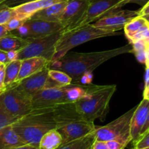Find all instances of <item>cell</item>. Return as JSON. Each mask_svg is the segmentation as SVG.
Listing matches in <instances>:
<instances>
[{"label":"cell","instance_id":"6da1fadb","mask_svg":"<svg viewBox=\"0 0 149 149\" xmlns=\"http://www.w3.org/2000/svg\"><path fill=\"white\" fill-rule=\"evenodd\" d=\"M131 52L132 46L131 44L110 50L99 52L85 53L69 52L61 59L52 63L50 68H58L60 71H64L72 78V83L78 84L80 77L85 73L89 71L93 72L95 68L111 58L122 54Z\"/></svg>","mask_w":149,"mask_h":149},{"label":"cell","instance_id":"7a4b0ae2","mask_svg":"<svg viewBox=\"0 0 149 149\" xmlns=\"http://www.w3.org/2000/svg\"><path fill=\"white\" fill-rule=\"evenodd\" d=\"M53 108L33 109L31 113L18 119L12 125L25 143L39 148L42 137L48 131L56 129L53 113Z\"/></svg>","mask_w":149,"mask_h":149},{"label":"cell","instance_id":"3957f363","mask_svg":"<svg viewBox=\"0 0 149 149\" xmlns=\"http://www.w3.org/2000/svg\"><path fill=\"white\" fill-rule=\"evenodd\" d=\"M115 90V84L86 86L85 95L74 102L76 109L85 120L103 121L109 111L110 102Z\"/></svg>","mask_w":149,"mask_h":149},{"label":"cell","instance_id":"277c9868","mask_svg":"<svg viewBox=\"0 0 149 149\" xmlns=\"http://www.w3.org/2000/svg\"><path fill=\"white\" fill-rule=\"evenodd\" d=\"M117 34L116 31L100 29L91 23L73 30L62 32L59 39L56 44L55 52L51 63L61 59L69 51L78 45L93 39Z\"/></svg>","mask_w":149,"mask_h":149},{"label":"cell","instance_id":"5b68a950","mask_svg":"<svg viewBox=\"0 0 149 149\" xmlns=\"http://www.w3.org/2000/svg\"><path fill=\"white\" fill-rule=\"evenodd\" d=\"M136 107L130 109L112 122L102 127H96L94 131L96 140L108 141L115 140L127 146L131 142L130 124Z\"/></svg>","mask_w":149,"mask_h":149},{"label":"cell","instance_id":"8992f818","mask_svg":"<svg viewBox=\"0 0 149 149\" xmlns=\"http://www.w3.org/2000/svg\"><path fill=\"white\" fill-rule=\"evenodd\" d=\"M61 33L62 31L43 37L29 39V44L18 52V60L40 57L52 62L56 44Z\"/></svg>","mask_w":149,"mask_h":149},{"label":"cell","instance_id":"52a82bcc","mask_svg":"<svg viewBox=\"0 0 149 149\" xmlns=\"http://www.w3.org/2000/svg\"><path fill=\"white\" fill-rule=\"evenodd\" d=\"M0 106L5 111L17 119L32 111V97L25 95L15 87L7 88L0 94Z\"/></svg>","mask_w":149,"mask_h":149},{"label":"cell","instance_id":"ba28073f","mask_svg":"<svg viewBox=\"0 0 149 149\" xmlns=\"http://www.w3.org/2000/svg\"><path fill=\"white\" fill-rule=\"evenodd\" d=\"M89 5L81 20L71 29H77L108 15L129 4V0H89ZM70 30V31H71Z\"/></svg>","mask_w":149,"mask_h":149},{"label":"cell","instance_id":"9c48e42d","mask_svg":"<svg viewBox=\"0 0 149 149\" xmlns=\"http://www.w3.org/2000/svg\"><path fill=\"white\" fill-rule=\"evenodd\" d=\"M67 86L45 88L34 95L32 97L33 109L53 108L58 105L68 103Z\"/></svg>","mask_w":149,"mask_h":149},{"label":"cell","instance_id":"30bf717a","mask_svg":"<svg viewBox=\"0 0 149 149\" xmlns=\"http://www.w3.org/2000/svg\"><path fill=\"white\" fill-rule=\"evenodd\" d=\"M49 68L50 67H47L37 74L26 77L15 87L30 97L43 89L60 87V84L53 81L48 76Z\"/></svg>","mask_w":149,"mask_h":149},{"label":"cell","instance_id":"8fae6325","mask_svg":"<svg viewBox=\"0 0 149 149\" xmlns=\"http://www.w3.org/2000/svg\"><path fill=\"white\" fill-rule=\"evenodd\" d=\"M89 0H68L59 23L64 27L62 32L70 31L86 14Z\"/></svg>","mask_w":149,"mask_h":149},{"label":"cell","instance_id":"7c38bea8","mask_svg":"<svg viewBox=\"0 0 149 149\" xmlns=\"http://www.w3.org/2000/svg\"><path fill=\"white\" fill-rule=\"evenodd\" d=\"M137 16H139L138 10H117L97 20L94 23H93V25L96 27L105 30L118 31L124 29L127 23Z\"/></svg>","mask_w":149,"mask_h":149},{"label":"cell","instance_id":"4fadbf2b","mask_svg":"<svg viewBox=\"0 0 149 149\" xmlns=\"http://www.w3.org/2000/svg\"><path fill=\"white\" fill-rule=\"evenodd\" d=\"M96 128L93 122L80 119L69 122L56 130L61 135L64 144L86 136L94 132Z\"/></svg>","mask_w":149,"mask_h":149},{"label":"cell","instance_id":"5bb4252c","mask_svg":"<svg viewBox=\"0 0 149 149\" xmlns=\"http://www.w3.org/2000/svg\"><path fill=\"white\" fill-rule=\"evenodd\" d=\"M29 29L28 40L43 37L61 31L64 29L62 25L58 22H49L42 20L29 19L25 21Z\"/></svg>","mask_w":149,"mask_h":149},{"label":"cell","instance_id":"9a60e30c","mask_svg":"<svg viewBox=\"0 0 149 149\" xmlns=\"http://www.w3.org/2000/svg\"><path fill=\"white\" fill-rule=\"evenodd\" d=\"M149 111V100L143 98L137 105L132 115L130 124L131 142L134 143L139 138L142 130L145 124Z\"/></svg>","mask_w":149,"mask_h":149},{"label":"cell","instance_id":"2e32d148","mask_svg":"<svg viewBox=\"0 0 149 149\" xmlns=\"http://www.w3.org/2000/svg\"><path fill=\"white\" fill-rule=\"evenodd\" d=\"M51 61L44 58H40V57H35V58L22 60L19 74L15 81L16 85L26 77L37 74L47 67H51Z\"/></svg>","mask_w":149,"mask_h":149},{"label":"cell","instance_id":"e0dca14e","mask_svg":"<svg viewBox=\"0 0 149 149\" xmlns=\"http://www.w3.org/2000/svg\"><path fill=\"white\" fill-rule=\"evenodd\" d=\"M61 1L63 0H36L13 7L15 17L23 20H29L37 12Z\"/></svg>","mask_w":149,"mask_h":149},{"label":"cell","instance_id":"ac0fdd59","mask_svg":"<svg viewBox=\"0 0 149 149\" xmlns=\"http://www.w3.org/2000/svg\"><path fill=\"white\" fill-rule=\"evenodd\" d=\"M68 0L57 2L50 5L39 11L37 12L29 19L32 20H42L49 22H58L59 23L63 13L64 11Z\"/></svg>","mask_w":149,"mask_h":149},{"label":"cell","instance_id":"d6986e66","mask_svg":"<svg viewBox=\"0 0 149 149\" xmlns=\"http://www.w3.org/2000/svg\"><path fill=\"white\" fill-rule=\"evenodd\" d=\"M25 144L12 125L0 129V149H13Z\"/></svg>","mask_w":149,"mask_h":149},{"label":"cell","instance_id":"ffe728a7","mask_svg":"<svg viewBox=\"0 0 149 149\" xmlns=\"http://www.w3.org/2000/svg\"><path fill=\"white\" fill-rule=\"evenodd\" d=\"M29 40L23 39L10 33L0 39V49L8 51H19L29 44Z\"/></svg>","mask_w":149,"mask_h":149},{"label":"cell","instance_id":"44dd1931","mask_svg":"<svg viewBox=\"0 0 149 149\" xmlns=\"http://www.w3.org/2000/svg\"><path fill=\"white\" fill-rule=\"evenodd\" d=\"M63 139L60 132L56 129L51 130L41 138L39 149H57L62 145Z\"/></svg>","mask_w":149,"mask_h":149},{"label":"cell","instance_id":"7402d4cb","mask_svg":"<svg viewBox=\"0 0 149 149\" xmlns=\"http://www.w3.org/2000/svg\"><path fill=\"white\" fill-rule=\"evenodd\" d=\"M148 26L149 23L145 17L142 16H137L125 25L124 28V33L127 39H129L136 33L141 31L142 30L146 29Z\"/></svg>","mask_w":149,"mask_h":149},{"label":"cell","instance_id":"603a6c76","mask_svg":"<svg viewBox=\"0 0 149 149\" xmlns=\"http://www.w3.org/2000/svg\"><path fill=\"white\" fill-rule=\"evenodd\" d=\"M95 140L96 136L93 132L81 138L62 144L57 149H91Z\"/></svg>","mask_w":149,"mask_h":149},{"label":"cell","instance_id":"cb8c5ba5","mask_svg":"<svg viewBox=\"0 0 149 149\" xmlns=\"http://www.w3.org/2000/svg\"><path fill=\"white\" fill-rule=\"evenodd\" d=\"M21 61L16 60L11 61L5 65V77H4V84L6 87H14L16 86L15 81L20 71Z\"/></svg>","mask_w":149,"mask_h":149},{"label":"cell","instance_id":"d4e9b609","mask_svg":"<svg viewBox=\"0 0 149 149\" xmlns=\"http://www.w3.org/2000/svg\"><path fill=\"white\" fill-rule=\"evenodd\" d=\"M86 94V86L80 84H72L67 86V99L68 103H74Z\"/></svg>","mask_w":149,"mask_h":149},{"label":"cell","instance_id":"484cf974","mask_svg":"<svg viewBox=\"0 0 149 149\" xmlns=\"http://www.w3.org/2000/svg\"><path fill=\"white\" fill-rule=\"evenodd\" d=\"M48 76L53 81L61 86L69 85L72 82V78L67 73L58 69H53L50 68L48 70Z\"/></svg>","mask_w":149,"mask_h":149},{"label":"cell","instance_id":"4316f807","mask_svg":"<svg viewBox=\"0 0 149 149\" xmlns=\"http://www.w3.org/2000/svg\"><path fill=\"white\" fill-rule=\"evenodd\" d=\"M13 17H15L13 7H9L3 3L0 4V25H5Z\"/></svg>","mask_w":149,"mask_h":149},{"label":"cell","instance_id":"83f0119b","mask_svg":"<svg viewBox=\"0 0 149 149\" xmlns=\"http://www.w3.org/2000/svg\"><path fill=\"white\" fill-rule=\"evenodd\" d=\"M18 119L13 117L9 114L4 109L0 106V129L8 125H12Z\"/></svg>","mask_w":149,"mask_h":149},{"label":"cell","instance_id":"f1b7e54d","mask_svg":"<svg viewBox=\"0 0 149 149\" xmlns=\"http://www.w3.org/2000/svg\"><path fill=\"white\" fill-rule=\"evenodd\" d=\"M133 148H143L149 147V131L139 138L134 143Z\"/></svg>","mask_w":149,"mask_h":149},{"label":"cell","instance_id":"f546056e","mask_svg":"<svg viewBox=\"0 0 149 149\" xmlns=\"http://www.w3.org/2000/svg\"><path fill=\"white\" fill-rule=\"evenodd\" d=\"M132 46V53H136V52H143V51H147L148 44L147 43L145 39H141V40L136 41L131 44Z\"/></svg>","mask_w":149,"mask_h":149},{"label":"cell","instance_id":"4dcf8cb0","mask_svg":"<svg viewBox=\"0 0 149 149\" xmlns=\"http://www.w3.org/2000/svg\"><path fill=\"white\" fill-rule=\"evenodd\" d=\"M25 21L26 20H20V19L16 18V17H13L8 23L5 24L6 29L8 31V32H11L13 31H15L18 29L20 26H21L25 23Z\"/></svg>","mask_w":149,"mask_h":149},{"label":"cell","instance_id":"1f68e13d","mask_svg":"<svg viewBox=\"0 0 149 149\" xmlns=\"http://www.w3.org/2000/svg\"><path fill=\"white\" fill-rule=\"evenodd\" d=\"M92 79H93V74H92V72L91 71H89V72L85 73L80 77L78 84H81L83 86L89 85V84H91Z\"/></svg>","mask_w":149,"mask_h":149},{"label":"cell","instance_id":"d6a6232c","mask_svg":"<svg viewBox=\"0 0 149 149\" xmlns=\"http://www.w3.org/2000/svg\"><path fill=\"white\" fill-rule=\"evenodd\" d=\"M4 77H5V65L1 64L0 65V94L4 93L7 90V87L4 84Z\"/></svg>","mask_w":149,"mask_h":149},{"label":"cell","instance_id":"836d02e7","mask_svg":"<svg viewBox=\"0 0 149 149\" xmlns=\"http://www.w3.org/2000/svg\"><path fill=\"white\" fill-rule=\"evenodd\" d=\"M107 144H108V148L109 149H124L126 146L121 143V142L115 140H111V141H107Z\"/></svg>","mask_w":149,"mask_h":149},{"label":"cell","instance_id":"e575fe53","mask_svg":"<svg viewBox=\"0 0 149 149\" xmlns=\"http://www.w3.org/2000/svg\"><path fill=\"white\" fill-rule=\"evenodd\" d=\"M32 1H36V0H7L3 4L9 6V7H15V6L20 5V4Z\"/></svg>","mask_w":149,"mask_h":149},{"label":"cell","instance_id":"d590c367","mask_svg":"<svg viewBox=\"0 0 149 149\" xmlns=\"http://www.w3.org/2000/svg\"><path fill=\"white\" fill-rule=\"evenodd\" d=\"M91 149H109L108 148L107 141L95 140L93 143L92 144Z\"/></svg>","mask_w":149,"mask_h":149},{"label":"cell","instance_id":"8d00e7d4","mask_svg":"<svg viewBox=\"0 0 149 149\" xmlns=\"http://www.w3.org/2000/svg\"><path fill=\"white\" fill-rule=\"evenodd\" d=\"M146 52L147 51H143V52H139L134 53V55L136 57V59L137 60L139 63L142 64L146 63Z\"/></svg>","mask_w":149,"mask_h":149},{"label":"cell","instance_id":"74e56055","mask_svg":"<svg viewBox=\"0 0 149 149\" xmlns=\"http://www.w3.org/2000/svg\"><path fill=\"white\" fill-rule=\"evenodd\" d=\"M9 63H10V61L7 57V52L2 49H0V63L7 65Z\"/></svg>","mask_w":149,"mask_h":149},{"label":"cell","instance_id":"f35d334b","mask_svg":"<svg viewBox=\"0 0 149 149\" xmlns=\"http://www.w3.org/2000/svg\"><path fill=\"white\" fill-rule=\"evenodd\" d=\"M139 13V16H145L149 15V1L145 4V5L143 6L140 10H138Z\"/></svg>","mask_w":149,"mask_h":149},{"label":"cell","instance_id":"ab89813d","mask_svg":"<svg viewBox=\"0 0 149 149\" xmlns=\"http://www.w3.org/2000/svg\"><path fill=\"white\" fill-rule=\"evenodd\" d=\"M7 52V57H8V59L10 61V62L18 60V51H8Z\"/></svg>","mask_w":149,"mask_h":149},{"label":"cell","instance_id":"60d3db41","mask_svg":"<svg viewBox=\"0 0 149 149\" xmlns=\"http://www.w3.org/2000/svg\"><path fill=\"white\" fill-rule=\"evenodd\" d=\"M148 131H149V111H148V114L147 120H146L145 124L144 127H143V130H142L141 132H140V137H139V138H140L142 135H143L145 133H146Z\"/></svg>","mask_w":149,"mask_h":149},{"label":"cell","instance_id":"b9f144b4","mask_svg":"<svg viewBox=\"0 0 149 149\" xmlns=\"http://www.w3.org/2000/svg\"><path fill=\"white\" fill-rule=\"evenodd\" d=\"M9 33L8 31L6 29L5 25H0V39Z\"/></svg>","mask_w":149,"mask_h":149},{"label":"cell","instance_id":"7bdbcfd3","mask_svg":"<svg viewBox=\"0 0 149 149\" xmlns=\"http://www.w3.org/2000/svg\"><path fill=\"white\" fill-rule=\"evenodd\" d=\"M145 87L149 85V65H145ZM144 87V88H145Z\"/></svg>","mask_w":149,"mask_h":149},{"label":"cell","instance_id":"ee69618b","mask_svg":"<svg viewBox=\"0 0 149 149\" xmlns=\"http://www.w3.org/2000/svg\"><path fill=\"white\" fill-rule=\"evenodd\" d=\"M148 1L149 0H129V3H134V4H140L142 7H143V6L145 5Z\"/></svg>","mask_w":149,"mask_h":149},{"label":"cell","instance_id":"f6af8a7d","mask_svg":"<svg viewBox=\"0 0 149 149\" xmlns=\"http://www.w3.org/2000/svg\"><path fill=\"white\" fill-rule=\"evenodd\" d=\"M13 149H39L37 147L33 146L32 145H29V144H25V145L20 146L17 147V148H15Z\"/></svg>","mask_w":149,"mask_h":149},{"label":"cell","instance_id":"bcb514c9","mask_svg":"<svg viewBox=\"0 0 149 149\" xmlns=\"http://www.w3.org/2000/svg\"><path fill=\"white\" fill-rule=\"evenodd\" d=\"M143 98L147 99V100H149V85L144 88V92H143Z\"/></svg>","mask_w":149,"mask_h":149},{"label":"cell","instance_id":"7dc6e473","mask_svg":"<svg viewBox=\"0 0 149 149\" xmlns=\"http://www.w3.org/2000/svg\"><path fill=\"white\" fill-rule=\"evenodd\" d=\"M145 65H149V45L148 47L147 52H146V63Z\"/></svg>","mask_w":149,"mask_h":149},{"label":"cell","instance_id":"c3c4849f","mask_svg":"<svg viewBox=\"0 0 149 149\" xmlns=\"http://www.w3.org/2000/svg\"><path fill=\"white\" fill-rule=\"evenodd\" d=\"M143 17H145V18L146 19V20L149 23V15H145V16H143Z\"/></svg>","mask_w":149,"mask_h":149},{"label":"cell","instance_id":"681fc988","mask_svg":"<svg viewBox=\"0 0 149 149\" xmlns=\"http://www.w3.org/2000/svg\"><path fill=\"white\" fill-rule=\"evenodd\" d=\"M145 40L146 42H147V43L149 45V34H148V36H147V38H146V39H145Z\"/></svg>","mask_w":149,"mask_h":149},{"label":"cell","instance_id":"f907efd6","mask_svg":"<svg viewBox=\"0 0 149 149\" xmlns=\"http://www.w3.org/2000/svg\"><path fill=\"white\" fill-rule=\"evenodd\" d=\"M5 1H7V0H0V4H1L2 3H4Z\"/></svg>","mask_w":149,"mask_h":149},{"label":"cell","instance_id":"816d5d0a","mask_svg":"<svg viewBox=\"0 0 149 149\" xmlns=\"http://www.w3.org/2000/svg\"><path fill=\"white\" fill-rule=\"evenodd\" d=\"M133 149H149V147H146V148H133Z\"/></svg>","mask_w":149,"mask_h":149},{"label":"cell","instance_id":"f5cc1de1","mask_svg":"<svg viewBox=\"0 0 149 149\" xmlns=\"http://www.w3.org/2000/svg\"><path fill=\"white\" fill-rule=\"evenodd\" d=\"M1 63H0V65H1Z\"/></svg>","mask_w":149,"mask_h":149}]
</instances>
